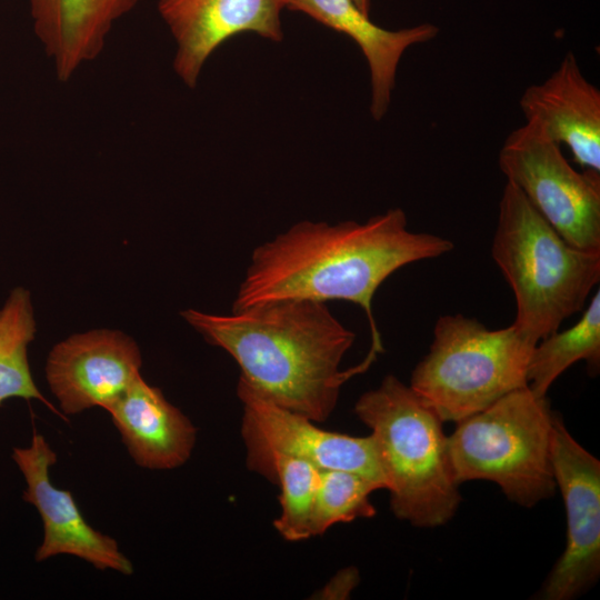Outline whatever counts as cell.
I'll list each match as a JSON object with an SVG mask.
<instances>
[{"instance_id": "6da1fadb", "label": "cell", "mask_w": 600, "mask_h": 600, "mask_svg": "<svg viewBox=\"0 0 600 600\" xmlns=\"http://www.w3.org/2000/svg\"><path fill=\"white\" fill-rule=\"evenodd\" d=\"M452 249L447 238L410 231L400 208L363 223L303 220L254 248L232 311L286 298L350 301L366 312L370 349L379 353L383 347L372 312L378 288L398 269Z\"/></svg>"}, {"instance_id": "7a4b0ae2", "label": "cell", "mask_w": 600, "mask_h": 600, "mask_svg": "<svg viewBox=\"0 0 600 600\" xmlns=\"http://www.w3.org/2000/svg\"><path fill=\"white\" fill-rule=\"evenodd\" d=\"M181 316L210 344L227 351L240 377L258 391L317 423L334 410L342 384L377 356L369 351L360 364L341 371L356 334L318 300L279 299L228 316L188 309Z\"/></svg>"}, {"instance_id": "3957f363", "label": "cell", "mask_w": 600, "mask_h": 600, "mask_svg": "<svg viewBox=\"0 0 600 600\" xmlns=\"http://www.w3.org/2000/svg\"><path fill=\"white\" fill-rule=\"evenodd\" d=\"M354 413L371 430L394 516L421 528L446 524L461 496L439 414L393 374L364 392Z\"/></svg>"}, {"instance_id": "277c9868", "label": "cell", "mask_w": 600, "mask_h": 600, "mask_svg": "<svg viewBox=\"0 0 600 600\" xmlns=\"http://www.w3.org/2000/svg\"><path fill=\"white\" fill-rule=\"evenodd\" d=\"M491 254L514 294L512 324L536 342L581 311L600 281V252L568 243L510 182Z\"/></svg>"}, {"instance_id": "5b68a950", "label": "cell", "mask_w": 600, "mask_h": 600, "mask_svg": "<svg viewBox=\"0 0 600 600\" xmlns=\"http://www.w3.org/2000/svg\"><path fill=\"white\" fill-rule=\"evenodd\" d=\"M554 412L546 397L526 386L458 421L448 437L456 481L494 482L526 508L551 498L557 489L551 462Z\"/></svg>"}, {"instance_id": "8992f818", "label": "cell", "mask_w": 600, "mask_h": 600, "mask_svg": "<svg viewBox=\"0 0 600 600\" xmlns=\"http://www.w3.org/2000/svg\"><path fill=\"white\" fill-rule=\"evenodd\" d=\"M537 343L513 324L491 330L460 313L441 316L410 387L442 421L458 422L528 386Z\"/></svg>"}, {"instance_id": "52a82bcc", "label": "cell", "mask_w": 600, "mask_h": 600, "mask_svg": "<svg viewBox=\"0 0 600 600\" xmlns=\"http://www.w3.org/2000/svg\"><path fill=\"white\" fill-rule=\"evenodd\" d=\"M498 164L568 243L600 252V172L577 171L560 144L527 123L507 137Z\"/></svg>"}, {"instance_id": "ba28073f", "label": "cell", "mask_w": 600, "mask_h": 600, "mask_svg": "<svg viewBox=\"0 0 600 600\" xmlns=\"http://www.w3.org/2000/svg\"><path fill=\"white\" fill-rule=\"evenodd\" d=\"M551 462L567 512V544L537 594L542 600H571L600 576V461L567 430L554 412Z\"/></svg>"}, {"instance_id": "9c48e42d", "label": "cell", "mask_w": 600, "mask_h": 600, "mask_svg": "<svg viewBox=\"0 0 600 600\" xmlns=\"http://www.w3.org/2000/svg\"><path fill=\"white\" fill-rule=\"evenodd\" d=\"M237 394L242 403L241 434L251 471L276 454L301 459L320 470L353 471L380 482L386 489L372 437H352L319 428L312 420L289 411L239 377Z\"/></svg>"}, {"instance_id": "30bf717a", "label": "cell", "mask_w": 600, "mask_h": 600, "mask_svg": "<svg viewBox=\"0 0 600 600\" xmlns=\"http://www.w3.org/2000/svg\"><path fill=\"white\" fill-rule=\"evenodd\" d=\"M11 457L26 481L22 499L36 508L43 526L42 542L34 554L37 562L67 554L98 570L133 573V564L118 541L96 530L72 493L52 483L50 468L57 462V453L42 434L34 432L30 444L14 447Z\"/></svg>"}, {"instance_id": "8fae6325", "label": "cell", "mask_w": 600, "mask_h": 600, "mask_svg": "<svg viewBox=\"0 0 600 600\" xmlns=\"http://www.w3.org/2000/svg\"><path fill=\"white\" fill-rule=\"evenodd\" d=\"M141 362L139 347L129 336L92 330L56 344L46 377L60 412L73 416L113 402L140 376Z\"/></svg>"}, {"instance_id": "7c38bea8", "label": "cell", "mask_w": 600, "mask_h": 600, "mask_svg": "<svg viewBox=\"0 0 600 600\" xmlns=\"http://www.w3.org/2000/svg\"><path fill=\"white\" fill-rule=\"evenodd\" d=\"M288 0H159L158 12L176 42L173 70L189 88L224 42L254 33L283 40L281 13Z\"/></svg>"}, {"instance_id": "4fadbf2b", "label": "cell", "mask_w": 600, "mask_h": 600, "mask_svg": "<svg viewBox=\"0 0 600 600\" xmlns=\"http://www.w3.org/2000/svg\"><path fill=\"white\" fill-rule=\"evenodd\" d=\"M527 124L566 144L582 170L600 172V90L582 73L569 51L542 82L519 100Z\"/></svg>"}, {"instance_id": "5bb4252c", "label": "cell", "mask_w": 600, "mask_h": 600, "mask_svg": "<svg viewBox=\"0 0 600 600\" xmlns=\"http://www.w3.org/2000/svg\"><path fill=\"white\" fill-rule=\"evenodd\" d=\"M104 410L140 468L172 470L191 457L197 440L194 424L141 374Z\"/></svg>"}, {"instance_id": "9a60e30c", "label": "cell", "mask_w": 600, "mask_h": 600, "mask_svg": "<svg viewBox=\"0 0 600 600\" xmlns=\"http://www.w3.org/2000/svg\"><path fill=\"white\" fill-rule=\"evenodd\" d=\"M287 9L302 12L357 43L369 68L370 113L376 121L389 110L403 53L439 33L436 24L427 22L399 30L381 28L353 0H288Z\"/></svg>"}, {"instance_id": "2e32d148", "label": "cell", "mask_w": 600, "mask_h": 600, "mask_svg": "<svg viewBox=\"0 0 600 600\" xmlns=\"http://www.w3.org/2000/svg\"><path fill=\"white\" fill-rule=\"evenodd\" d=\"M141 0H29L34 33L58 80L103 51L113 24Z\"/></svg>"}, {"instance_id": "e0dca14e", "label": "cell", "mask_w": 600, "mask_h": 600, "mask_svg": "<svg viewBox=\"0 0 600 600\" xmlns=\"http://www.w3.org/2000/svg\"><path fill=\"white\" fill-rule=\"evenodd\" d=\"M584 360L590 374L600 368V292L591 298L579 321L571 328L558 330L538 341L527 371L528 387L546 397L554 380L570 366Z\"/></svg>"}, {"instance_id": "ac0fdd59", "label": "cell", "mask_w": 600, "mask_h": 600, "mask_svg": "<svg viewBox=\"0 0 600 600\" xmlns=\"http://www.w3.org/2000/svg\"><path fill=\"white\" fill-rule=\"evenodd\" d=\"M36 332L30 292L13 289L0 309V407L10 398L38 400L66 419L36 386L28 361V344Z\"/></svg>"}, {"instance_id": "d6986e66", "label": "cell", "mask_w": 600, "mask_h": 600, "mask_svg": "<svg viewBox=\"0 0 600 600\" xmlns=\"http://www.w3.org/2000/svg\"><path fill=\"white\" fill-rule=\"evenodd\" d=\"M280 488L279 517L273 527L291 542L311 538V517L320 469L301 459L276 454L256 471Z\"/></svg>"}, {"instance_id": "ffe728a7", "label": "cell", "mask_w": 600, "mask_h": 600, "mask_svg": "<svg viewBox=\"0 0 600 600\" xmlns=\"http://www.w3.org/2000/svg\"><path fill=\"white\" fill-rule=\"evenodd\" d=\"M380 489H384L380 482L353 471L320 470L311 537L324 533L337 523L374 517L376 509L369 497Z\"/></svg>"}, {"instance_id": "44dd1931", "label": "cell", "mask_w": 600, "mask_h": 600, "mask_svg": "<svg viewBox=\"0 0 600 600\" xmlns=\"http://www.w3.org/2000/svg\"><path fill=\"white\" fill-rule=\"evenodd\" d=\"M360 576L357 568H344L321 588L313 597L316 599L341 600L348 599L359 583Z\"/></svg>"}, {"instance_id": "7402d4cb", "label": "cell", "mask_w": 600, "mask_h": 600, "mask_svg": "<svg viewBox=\"0 0 600 600\" xmlns=\"http://www.w3.org/2000/svg\"><path fill=\"white\" fill-rule=\"evenodd\" d=\"M353 2L358 6V8L366 13L367 16H370L372 0H353Z\"/></svg>"}]
</instances>
